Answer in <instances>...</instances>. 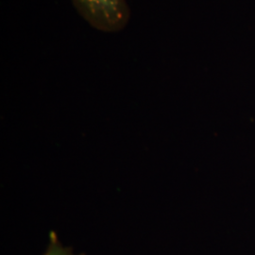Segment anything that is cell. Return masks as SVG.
Listing matches in <instances>:
<instances>
[{
    "mask_svg": "<svg viewBox=\"0 0 255 255\" xmlns=\"http://www.w3.org/2000/svg\"><path fill=\"white\" fill-rule=\"evenodd\" d=\"M80 15L95 29L117 32L127 26L129 8L126 0H72Z\"/></svg>",
    "mask_w": 255,
    "mask_h": 255,
    "instance_id": "6da1fadb",
    "label": "cell"
},
{
    "mask_svg": "<svg viewBox=\"0 0 255 255\" xmlns=\"http://www.w3.org/2000/svg\"><path fill=\"white\" fill-rule=\"evenodd\" d=\"M44 255H74L73 253L67 249L64 248L61 242L59 241L58 237L54 233H51L49 244L46 249V252Z\"/></svg>",
    "mask_w": 255,
    "mask_h": 255,
    "instance_id": "7a4b0ae2",
    "label": "cell"
}]
</instances>
